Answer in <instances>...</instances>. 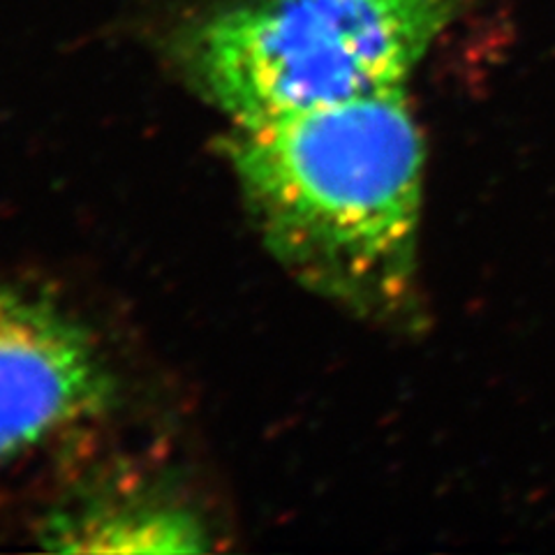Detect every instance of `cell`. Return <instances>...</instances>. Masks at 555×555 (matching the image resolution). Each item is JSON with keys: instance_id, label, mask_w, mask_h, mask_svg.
I'll use <instances>...</instances> for the list:
<instances>
[{"instance_id": "cell-1", "label": "cell", "mask_w": 555, "mask_h": 555, "mask_svg": "<svg viewBox=\"0 0 555 555\" xmlns=\"http://www.w3.org/2000/svg\"><path fill=\"white\" fill-rule=\"evenodd\" d=\"M224 153L294 281L366 322L420 328L426 149L405 89L230 126Z\"/></svg>"}, {"instance_id": "cell-2", "label": "cell", "mask_w": 555, "mask_h": 555, "mask_svg": "<svg viewBox=\"0 0 555 555\" xmlns=\"http://www.w3.org/2000/svg\"><path fill=\"white\" fill-rule=\"evenodd\" d=\"M465 0H214L163 30L185 86L230 120L259 124L391 89Z\"/></svg>"}, {"instance_id": "cell-4", "label": "cell", "mask_w": 555, "mask_h": 555, "mask_svg": "<svg viewBox=\"0 0 555 555\" xmlns=\"http://www.w3.org/2000/svg\"><path fill=\"white\" fill-rule=\"evenodd\" d=\"M56 537L67 551H199L202 530L165 507L100 509L67 524Z\"/></svg>"}, {"instance_id": "cell-3", "label": "cell", "mask_w": 555, "mask_h": 555, "mask_svg": "<svg viewBox=\"0 0 555 555\" xmlns=\"http://www.w3.org/2000/svg\"><path fill=\"white\" fill-rule=\"evenodd\" d=\"M93 338L59 306L0 285V465L109 405Z\"/></svg>"}]
</instances>
